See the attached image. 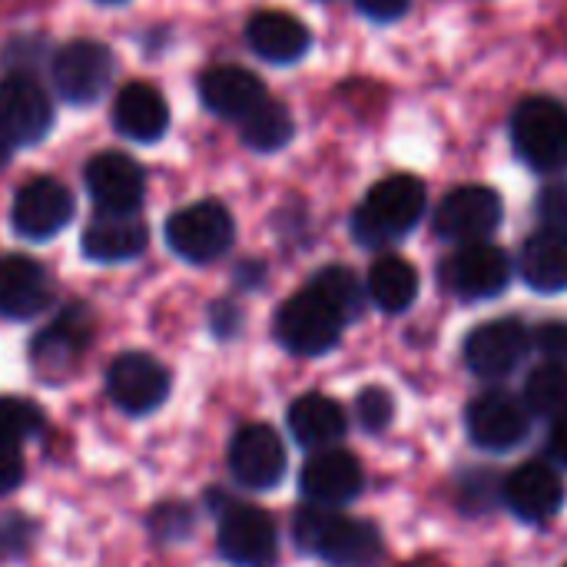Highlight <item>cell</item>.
I'll return each instance as SVG.
<instances>
[{"label":"cell","instance_id":"6da1fadb","mask_svg":"<svg viewBox=\"0 0 567 567\" xmlns=\"http://www.w3.org/2000/svg\"><path fill=\"white\" fill-rule=\"evenodd\" d=\"M296 542L332 567H375L382 558V535L372 522L339 515L336 508L309 505L296 515Z\"/></svg>","mask_w":567,"mask_h":567},{"label":"cell","instance_id":"7a4b0ae2","mask_svg":"<svg viewBox=\"0 0 567 567\" xmlns=\"http://www.w3.org/2000/svg\"><path fill=\"white\" fill-rule=\"evenodd\" d=\"M425 183L419 176L399 173V176H385L382 183H375L369 189V196L362 199V206L352 216V233L362 246H389L399 243L402 236H409L422 213H425Z\"/></svg>","mask_w":567,"mask_h":567},{"label":"cell","instance_id":"3957f363","mask_svg":"<svg viewBox=\"0 0 567 567\" xmlns=\"http://www.w3.org/2000/svg\"><path fill=\"white\" fill-rule=\"evenodd\" d=\"M342 329H346L342 312L312 286L289 296L282 302V309L276 312L279 346L302 359H316V355H326L329 349H336L342 339Z\"/></svg>","mask_w":567,"mask_h":567},{"label":"cell","instance_id":"277c9868","mask_svg":"<svg viewBox=\"0 0 567 567\" xmlns=\"http://www.w3.org/2000/svg\"><path fill=\"white\" fill-rule=\"evenodd\" d=\"M512 143L538 173L567 169V110L551 96H528L512 116Z\"/></svg>","mask_w":567,"mask_h":567},{"label":"cell","instance_id":"5b68a950","mask_svg":"<svg viewBox=\"0 0 567 567\" xmlns=\"http://www.w3.org/2000/svg\"><path fill=\"white\" fill-rule=\"evenodd\" d=\"M236 239V223L219 199H199L176 209L166 219V243L186 262H213L229 252Z\"/></svg>","mask_w":567,"mask_h":567},{"label":"cell","instance_id":"8992f818","mask_svg":"<svg viewBox=\"0 0 567 567\" xmlns=\"http://www.w3.org/2000/svg\"><path fill=\"white\" fill-rule=\"evenodd\" d=\"M113 50L100 40H70L50 60L53 90L73 106H93L113 83Z\"/></svg>","mask_w":567,"mask_h":567},{"label":"cell","instance_id":"52a82bcc","mask_svg":"<svg viewBox=\"0 0 567 567\" xmlns=\"http://www.w3.org/2000/svg\"><path fill=\"white\" fill-rule=\"evenodd\" d=\"M53 126V103L30 73L0 80V153L40 143Z\"/></svg>","mask_w":567,"mask_h":567},{"label":"cell","instance_id":"ba28073f","mask_svg":"<svg viewBox=\"0 0 567 567\" xmlns=\"http://www.w3.org/2000/svg\"><path fill=\"white\" fill-rule=\"evenodd\" d=\"M442 282L465 302H485L508 289L512 259L492 243H468L442 262Z\"/></svg>","mask_w":567,"mask_h":567},{"label":"cell","instance_id":"9c48e42d","mask_svg":"<svg viewBox=\"0 0 567 567\" xmlns=\"http://www.w3.org/2000/svg\"><path fill=\"white\" fill-rule=\"evenodd\" d=\"M219 555L236 567H272L279 558V532L269 512L256 505H229L216 532Z\"/></svg>","mask_w":567,"mask_h":567},{"label":"cell","instance_id":"30bf717a","mask_svg":"<svg viewBox=\"0 0 567 567\" xmlns=\"http://www.w3.org/2000/svg\"><path fill=\"white\" fill-rule=\"evenodd\" d=\"M106 395L126 415H150L169 395V369L150 352H123L106 369Z\"/></svg>","mask_w":567,"mask_h":567},{"label":"cell","instance_id":"8fae6325","mask_svg":"<svg viewBox=\"0 0 567 567\" xmlns=\"http://www.w3.org/2000/svg\"><path fill=\"white\" fill-rule=\"evenodd\" d=\"M93 339V316L86 306H70L63 309L53 326H47L33 346H30V359L33 369L47 379V382H63L83 359L86 346Z\"/></svg>","mask_w":567,"mask_h":567},{"label":"cell","instance_id":"7c38bea8","mask_svg":"<svg viewBox=\"0 0 567 567\" xmlns=\"http://www.w3.org/2000/svg\"><path fill=\"white\" fill-rule=\"evenodd\" d=\"M70 219H73V193L53 176H37L27 186H20L13 196L10 223L23 239L33 243L53 239L70 226Z\"/></svg>","mask_w":567,"mask_h":567},{"label":"cell","instance_id":"4fadbf2b","mask_svg":"<svg viewBox=\"0 0 567 567\" xmlns=\"http://www.w3.org/2000/svg\"><path fill=\"white\" fill-rule=\"evenodd\" d=\"M502 223V196L488 186L452 189L435 209V233L449 243H485Z\"/></svg>","mask_w":567,"mask_h":567},{"label":"cell","instance_id":"5bb4252c","mask_svg":"<svg viewBox=\"0 0 567 567\" xmlns=\"http://www.w3.org/2000/svg\"><path fill=\"white\" fill-rule=\"evenodd\" d=\"M83 183L100 213H136L146 196L143 166L120 150L96 153L83 169Z\"/></svg>","mask_w":567,"mask_h":567},{"label":"cell","instance_id":"9a60e30c","mask_svg":"<svg viewBox=\"0 0 567 567\" xmlns=\"http://www.w3.org/2000/svg\"><path fill=\"white\" fill-rule=\"evenodd\" d=\"M229 472L249 492H269L286 475V445L269 425H243L229 445Z\"/></svg>","mask_w":567,"mask_h":567},{"label":"cell","instance_id":"2e32d148","mask_svg":"<svg viewBox=\"0 0 567 567\" xmlns=\"http://www.w3.org/2000/svg\"><path fill=\"white\" fill-rule=\"evenodd\" d=\"M532 349V336L518 319H495L478 326L465 339V362L478 379H505L512 375Z\"/></svg>","mask_w":567,"mask_h":567},{"label":"cell","instance_id":"e0dca14e","mask_svg":"<svg viewBox=\"0 0 567 567\" xmlns=\"http://www.w3.org/2000/svg\"><path fill=\"white\" fill-rule=\"evenodd\" d=\"M362 485H365V472L359 458L346 449L316 452L302 465V475H299V488L306 502L319 508H339V505L355 502L362 495Z\"/></svg>","mask_w":567,"mask_h":567},{"label":"cell","instance_id":"ac0fdd59","mask_svg":"<svg viewBox=\"0 0 567 567\" xmlns=\"http://www.w3.org/2000/svg\"><path fill=\"white\" fill-rule=\"evenodd\" d=\"M468 435L485 452H512L528 435V409L508 392H485L468 405Z\"/></svg>","mask_w":567,"mask_h":567},{"label":"cell","instance_id":"d6986e66","mask_svg":"<svg viewBox=\"0 0 567 567\" xmlns=\"http://www.w3.org/2000/svg\"><path fill=\"white\" fill-rule=\"evenodd\" d=\"M53 282L47 269L30 256H0V316L27 322L50 309Z\"/></svg>","mask_w":567,"mask_h":567},{"label":"cell","instance_id":"ffe728a7","mask_svg":"<svg viewBox=\"0 0 567 567\" xmlns=\"http://www.w3.org/2000/svg\"><path fill=\"white\" fill-rule=\"evenodd\" d=\"M508 508L522 518V522H548L561 512L565 505V482L558 478V472L545 462H528L522 468H515L505 478L502 488Z\"/></svg>","mask_w":567,"mask_h":567},{"label":"cell","instance_id":"44dd1931","mask_svg":"<svg viewBox=\"0 0 567 567\" xmlns=\"http://www.w3.org/2000/svg\"><path fill=\"white\" fill-rule=\"evenodd\" d=\"M199 96L206 103L209 113L223 116V120H246L269 93L262 86V80L252 70H243L236 63H219L209 66L199 76Z\"/></svg>","mask_w":567,"mask_h":567},{"label":"cell","instance_id":"7402d4cb","mask_svg":"<svg viewBox=\"0 0 567 567\" xmlns=\"http://www.w3.org/2000/svg\"><path fill=\"white\" fill-rule=\"evenodd\" d=\"M150 229L136 213H100L83 229V256L93 262H130L143 256Z\"/></svg>","mask_w":567,"mask_h":567},{"label":"cell","instance_id":"603a6c76","mask_svg":"<svg viewBox=\"0 0 567 567\" xmlns=\"http://www.w3.org/2000/svg\"><path fill=\"white\" fill-rule=\"evenodd\" d=\"M113 126L133 143H156L166 136L169 106L150 83H126L113 103Z\"/></svg>","mask_w":567,"mask_h":567},{"label":"cell","instance_id":"cb8c5ba5","mask_svg":"<svg viewBox=\"0 0 567 567\" xmlns=\"http://www.w3.org/2000/svg\"><path fill=\"white\" fill-rule=\"evenodd\" d=\"M246 40L269 63H296L309 53L312 33L299 17L286 10H262L249 20Z\"/></svg>","mask_w":567,"mask_h":567},{"label":"cell","instance_id":"d4e9b609","mask_svg":"<svg viewBox=\"0 0 567 567\" xmlns=\"http://www.w3.org/2000/svg\"><path fill=\"white\" fill-rule=\"evenodd\" d=\"M289 432L292 439L302 445V449H336V442L346 435L349 422H346V409L322 395V392H309V395H299L292 405H289Z\"/></svg>","mask_w":567,"mask_h":567},{"label":"cell","instance_id":"484cf974","mask_svg":"<svg viewBox=\"0 0 567 567\" xmlns=\"http://www.w3.org/2000/svg\"><path fill=\"white\" fill-rule=\"evenodd\" d=\"M522 279L535 292H567V236L558 229H538L525 239L522 259H518Z\"/></svg>","mask_w":567,"mask_h":567},{"label":"cell","instance_id":"4316f807","mask_svg":"<svg viewBox=\"0 0 567 567\" xmlns=\"http://www.w3.org/2000/svg\"><path fill=\"white\" fill-rule=\"evenodd\" d=\"M365 292H369V299H372L382 312L399 316V312H405V309L415 302V296H419V272H415V266H412L409 259H402V256H382V259H375L372 269H369Z\"/></svg>","mask_w":567,"mask_h":567},{"label":"cell","instance_id":"83f0119b","mask_svg":"<svg viewBox=\"0 0 567 567\" xmlns=\"http://www.w3.org/2000/svg\"><path fill=\"white\" fill-rule=\"evenodd\" d=\"M292 133H296L292 113L279 100H272V96H266L246 120H239V136L256 153L282 150L292 140Z\"/></svg>","mask_w":567,"mask_h":567},{"label":"cell","instance_id":"f1b7e54d","mask_svg":"<svg viewBox=\"0 0 567 567\" xmlns=\"http://www.w3.org/2000/svg\"><path fill=\"white\" fill-rule=\"evenodd\" d=\"M525 409L542 415V419H551V422L567 419V365L548 362L528 375Z\"/></svg>","mask_w":567,"mask_h":567},{"label":"cell","instance_id":"f546056e","mask_svg":"<svg viewBox=\"0 0 567 567\" xmlns=\"http://www.w3.org/2000/svg\"><path fill=\"white\" fill-rule=\"evenodd\" d=\"M43 409L30 399L20 395H3L0 399V442L20 449L23 442L37 439L43 429Z\"/></svg>","mask_w":567,"mask_h":567},{"label":"cell","instance_id":"4dcf8cb0","mask_svg":"<svg viewBox=\"0 0 567 567\" xmlns=\"http://www.w3.org/2000/svg\"><path fill=\"white\" fill-rule=\"evenodd\" d=\"M309 286L319 289L342 312L346 322H352L362 312V286H359V279H355L352 269H346V266H326V269L316 272V279Z\"/></svg>","mask_w":567,"mask_h":567},{"label":"cell","instance_id":"1f68e13d","mask_svg":"<svg viewBox=\"0 0 567 567\" xmlns=\"http://www.w3.org/2000/svg\"><path fill=\"white\" fill-rule=\"evenodd\" d=\"M355 409H359V422H362L369 432H382V429L392 422V395H389L385 389H379V385L362 389Z\"/></svg>","mask_w":567,"mask_h":567},{"label":"cell","instance_id":"d6a6232c","mask_svg":"<svg viewBox=\"0 0 567 567\" xmlns=\"http://www.w3.org/2000/svg\"><path fill=\"white\" fill-rule=\"evenodd\" d=\"M193 528V512L179 502H169V505H159L153 512V532L159 542H179L186 538Z\"/></svg>","mask_w":567,"mask_h":567},{"label":"cell","instance_id":"836d02e7","mask_svg":"<svg viewBox=\"0 0 567 567\" xmlns=\"http://www.w3.org/2000/svg\"><path fill=\"white\" fill-rule=\"evenodd\" d=\"M538 216L548 229H558L567 236V183H551L538 196Z\"/></svg>","mask_w":567,"mask_h":567},{"label":"cell","instance_id":"e575fe53","mask_svg":"<svg viewBox=\"0 0 567 567\" xmlns=\"http://www.w3.org/2000/svg\"><path fill=\"white\" fill-rule=\"evenodd\" d=\"M532 342L538 346V352L548 362L567 365V322H545V326H538Z\"/></svg>","mask_w":567,"mask_h":567},{"label":"cell","instance_id":"d590c367","mask_svg":"<svg viewBox=\"0 0 567 567\" xmlns=\"http://www.w3.org/2000/svg\"><path fill=\"white\" fill-rule=\"evenodd\" d=\"M20 482H23V458H20V449L0 442V495L13 492Z\"/></svg>","mask_w":567,"mask_h":567},{"label":"cell","instance_id":"8d00e7d4","mask_svg":"<svg viewBox=\"0 0 567 567\" xmlns=\"http://www.w3.org/2000/svg\"><path fill=\"white\" fill-rule=\"evenodd\" d=\"M355 7L379 23H392L399 17H405V10L412 7V0H355Z\"/></svg>","mask_w":567,"mask_h":567},{"label":"cell","instance_id":"74e56055","mask_svg":"<svg viewBox=\"0 0 567 567\" xmlns=\"http://www.w3.org/2000/svg\"><path fill=\"white\" fill-rule=\"evenodd\" d=\"M548 455H551L558 465H565L567 468V419H561V422H555V425H551V435H548Z\"/></svg>","mask_w":567,"mask_h":567},{"label":"cell","instance_id":"f35d334b","mask_svg":"<svg viewBox=\"0 0 567 567\" xmlns=\"http://www.w3.org/2000/svg\"><path fill=\"white\" fill-rule=\"evenodd\" d=\"M100 3H123V0H100Z\"/></svg>","mask_w":567,"mask_h":567},{"label":"cell","instance_id":"ab89813d","mask_svg":"<svg viewBox=\"0 0 567 567\" xmlns=\"http://www.w3.org/2000/svg\"><path fill=\"white\" fill-rule=\"evenodd\" d=\"M0 159H3V153H0Z\"/></svg>","mask_w":567,"mask_h":567},{"label":"cell","instance_id":"60d3db41","mask_svg":"<svg viewBox=\"0 0 567 567\" xmlns=\"http://www.w3.org/2000/svg\"><path fill=\"white\" fill-rule=\"evenodd\" d=\"M565 567H567V565H565Z\"/></svg>","mask_w":567,"mask_h":567}]
</instances>
